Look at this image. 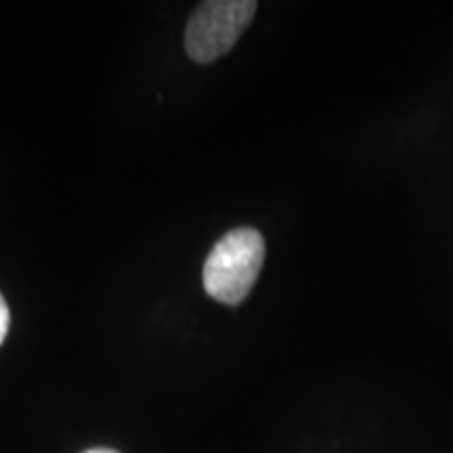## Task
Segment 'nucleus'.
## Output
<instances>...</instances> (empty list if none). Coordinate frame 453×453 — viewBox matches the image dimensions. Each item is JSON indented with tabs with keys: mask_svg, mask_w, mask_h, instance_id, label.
Here are the masks:
<instances>
[{
	"mask_svg": "<svg viewBox=\"0 0 453 453\" xmlns=\"http://www.w3.org/2000/svg\"><path fill=\"white\" fill-rule=\"evenodd\" d=\"M258 4L254 0H208L191 15L185 30L187 55L197 64H212L229 53L250 26Z\"/></svg>",
	"mask_w": 453,
	"mask_h": 453,
	"instance_id": "f03ea898",
	"label": "nucleus"
},
{
	"mask_svg": "<svg viewBox=\"0 0 453 453\" xmlns=\"http://www.w3.org/2000/svg\"><path fill=\"white\" fill-rule=\"evenodd\" d=\"M265 263V240L252 226L225 234L203 265V290L223 304H240L257 283Z\"/></svg>",
	"mask_w": 453,
	"mask_h": 453,
	"instance_id": "f257e3e1",
	"label": "nucleus"
},
{
	"mask_svg": "<svg viewBox=\"0 0 453 453\" xmlns=\"http://www.w3.org/2000/svg\"><path fill=\"white\" fill-rule=\"evenodd\" d=\"M84 453H118V451L110 449V447H93V449H87Z\"/></svg>",
	"mask_w": 453,
	"mask_h": 453,
	"instance_id": "20e7f679",
	"label": "nucleus"
},
{
	"mask_svg": "<svg viewBox=\"0 0 453 453\" xmlns=\"http://www.w3.org/2000/svg\"><path fill=\"white\" fill-rule=\"evenodd\" d=\"M9 326H11V313L7 307V300H4L3 294H0V344H3L4 338H7Z\"/></svg>",
	"mask_w": 453,
	"mask_h": 453,
	"instance_id": "7ed1b4c3",
	"label": "nucleus"
}]
</instances>
